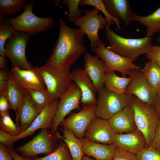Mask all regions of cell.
<instances>
[{"instance_id": "6da1fadb", "label": "cell", "mask_w": 160, "mask_h": 160, "mask_svg": "<svg viewBox=\"0 0 160 160\" xmlns=\"http://www.w3.org/2000/svg\"><path fill=\"white\" fill-rule=\"evenodd\" d=\"M59 33L49 59L43 66L49 68L70 67L85 52L83 43L85 34L79 28L68 26L59 16Z\"/></svg>"}, {"instance_id": "7a4b0ae2", "label": "cell", "mask_w": 160, "mask_h": 160, "mask_svg": "<svg viewBox=\"0 0 160 160\" xmlns=\"http://www.w3.org/2000/svg\"><path fill=\"white\" fill-rule=\"evenodd\" d=\"M105 28L106 37L109 42L107 48L132 62L141 55L148 53L153 46L152 37L127 38L116 33L107 25Z\"/></svg>"}, {"instance_id": "3957f363", "label": "cell", "mask_w": 160, "mask_h": 160, "mask_svg": "<svg viewBox=\"0 0 160 160\" xmlns=\"http://www.w3.org/2000/svg\"><path fill=\"white\" fill-rule=\"evenodd\" d=\"M35 3L31 1L25 4L23 12L17 17H8L6 21L16 31L24 32L30 36L34 35L50 29L55 25L53 17L43 18L35 15L33 9Z\"/></svg>"}, {"instance_id": "277c9868", "label": "cell", "mask_w": 160, "mask_h": 160, "mask_svg": "<svg viewBox=\"0 0 160 160\" xmlns=\"http://www.w3.org/2000/svg\"><path fill=\"white\" fill-rule=\"evenodd\" d=\"M129 105L133 111L137 127L144 135L146 147H148L153 140L160 119L153 105L141 101L134 95L131 96Z\"/></svg>"}, {"instance_id": "5b68a950", "label": "cell", "mask_w": 160, "mask_h": 160, "mask_svg": "<svg viewBox=\"0 0 160 160\" xmlns=\"http://www.w3.org/2000/svg\"><path fill=\"white\" fill-rule=\"evenodd\" d=\"M37 67L46 89L53 99L60 98L72 82L70 67L49 68L42 66Z\"/></svg>"}, {"instance_id": "8992f818", "label": "cell", "mask_w": 160, "mask_h": 160, "mask_svg": "<svg viewBox=\"0 0 160 160\" xmlns=\"http://www.w3.org/2000/svg\"><path fill=\"white\" fill-rule=\"evenodd\" d=\"M96 115L97 117L108 120L111 117L130 105L131 96L125 93L111 92L104 86L97 92Z\"/></svg>"}, {"instance_id": "52a82bcc", "label": "cell", "mask_w": 160, "mask_h": 160, "mask_svg": "<svg viewBox=\"0 0 160 160\" xmlns=\"http://www.w3.org/2000/svg\"><path fill=\"white\" fill-rule=\"evenodd\" d=\"M30 36L26 33L16 31L6 41V57L9 58L12 67L23 70L30 69L33 67L27 60L25 55Z\"/></svg>"}, {"instance_id": "ba28073f", "label": "cell", "mask_w": 160, "mask_h": 160, "mask_svg": "<svg viewBox=\"0 0 160 160\" xmlns=\"http://www.w3.org/2000/svg\"><path fill=\"white\" fill-rule=\"evenodd\" d=\"M55 133L48 129H42L31 140L15 150L26 157L33 158L40 154L46 156L53 152L57 147Z\"/></svg>"}, {"instance_id": "9c48e42d", "label": "cell", "mask_w": 160, "mask_h": 160, "mask_svg": "<svg viewBox=\"0 0 160 160\" xmlns=\"http://www.w3.org/2000/svg\"><path fill=\"white\" fill-rule=\"evenodd\" d=\"M100 11L95 7L90 10H84V15L77 18L73 23L74 25L79 27L87 36L93 52L101 41L98 35L99 30L104 29L107 25L106 18L99 15Z\"/></svg>"}, {"instance_id": "30bf717a", "label": "cell", "mask_w": 160, "mask_h": 160, "mask_svg": "<svg viewBox=\"0 0 160 160\" xmlns=\"http://www.w3.org/2000/svg\"><path fill=\"white\" fill-rule=\"evenodd\" d=\"M96 56L105 62L106 72L119 71L122 76H130L131 71L134 70L141 68L129 59L114 53L108 49L104 42L101 41L93 51Z\"/></svg>"}, {"instance_id": "8fae6325", "label": "cell", "mask_w": 160, "mask_h": 160, "mask_svg": "<svg viewBox=\"0 0 160 160\" xmlns=\"http://www.w3.org/2000/svg\"><path fill=\"white\" fill-rule=\"evenodd\" d=\"M59 101L58 99H54L47 104L41 110L29 127L19 135L13 136L7 133L6 137L8 147L13 148L15 142L31 135L39 129H51L52 121L57 112Z\"/></svg>"}, {"instance_id": "7c38bea8", "label": "cell", "mask_w": 160, "mask_h": 160, "mask_svg": "<svg viewBox=\"0 0 160 160\" xmlns=\"http://www.w3.org/2000/svg\"><path fill=\"white\" fill-rule=\"evenodd\" d=\"M80 88L74 82H72L68 89L60 98L56 113L52 121L51 131L55 133L65 117L73 109L79 108L81 97Z\"/></svg>"}, {"instance_id": "4fadbf2b", "label": "cell", "mask_w": 160, "mask_h": 160, "mask_svg": "<svg viewBox=\"0 0 160 160\" xmlns=\"http://www.w3.org/2000/svg\"><path fill=\"white\" fill-rule=\"evenodd\" d=\"M96 108L97 105H85L81 111L71 114L60 125L72 132L79 139L83 138L90 123L97 117Z\"/></svg>"}, {"instance_id": "5bb4252c", "label": "cell", "mask_w": 160, "mask_h": 160, "mask_svg": "<svg viewBox=\"0 0 160 160\" xmlns=\"http://www.w3.org/2000/svg\"><path fill=\"white\" fill-rule=\"evenodd\" d=\"M130 76L132 80L125 94L130 96L134 95L141 101L154 106L157 92L149 84L141 69L132 70Z\"/></svg>"}, {"instance_id": "9a60e30c", "label": "cell", "mask_w": 160, "mask_h": 160, "mask_svg": "<svg viewBox=\"0 0 160 160\" xmlns=\"http://www.w3.org/2000/svg\"><path fill=\"white\" fill-rule=\"evenodd\" d=\"M10 73L17 85L25 94L32 90L46 89L37 66L28 70L12 67Z\"/></svg>"}, {"instance_id": "2e32d148", "label": "cell", "mask_w": 160, "mask_h": 160, "mask_svg": "<svg viewBox=\"0 0 160 160\" xmlns=\"http://www.w3.org/2000/svg\"><path fill=\"white\" fill-rule=\"evenodd\" d=\"M113 144L116 148L136 155L147 146L145 138L137 128L126 133H116Z\"/></svg>"}, {"instance_id": "e0dca14e", "label": "cell", "mask_w": 160, "mask_h": 160, "mask_svg": "<svg viewBox=\"0 0 160 160\" xmlns=\"http://www.w3.org/2000/svg\"><path fill=\"white\" fill-rule=\"evenodd\" d=\"M115 133L108 120L96 117L91 122L85 134V137L94 142L112 144Z\"/></svg>"}, {"instance_id": "ac0fdd59", "label": "cell", "mask_w": 160, "mask_h": 160, "mask_svg": "<svg viewBox=\"0 0 160 160\" xmlns=\"http://www.w3.org/2000/svg\"><path fill=\"white\" fill-rule=\"evenodd\" d=\"M71 74L72 81L81 90V103L87 105H97L96 91L94 83L89 75L83 69L79 68L74 69Z\"/></svg>"}, {"instance_id": "d6986e66", "label": "cell", "mask_w": 160, "mask_h": 160, "mask_svg": "<svg viewBox=\"0 0 160 160\" xmlns=\"http://www.w3.org/2000/svg\"><path fill=\"white\" fill-rule=\"evenodd\" d=\"M98 56L86 53L84 56V70L92 80L96 91L98 92L104 86V77L106 73L105 62Z\"/></svg>"}, {"instance_id": "ffe728a7", "label": "cell", "mask_w": 160, "mask_h": 160, "mask_svg": "<svg viewBox=\"0 0 160 160\" xmlns=\"http://www.w3.org/2000/svg\"><path fill=\"white\" fill-rule=\"evenodd\" d=\"M41 110L33 103L28 94L25 93L18 108L17 119L16 120V124L19 127L20 134L29 127Z\"/></svg>"}, {"instance_id": "44dd1931", "label": "cell", "mask_w": 160, "mask_h": 160, "mask_svg": "<svg viewBox=\"0 0 160 160\" xmlns=\"http://www.w3.org/2000/svg\"><path fill=\"white\" fill-rule=\"evenodd\" d=\"M108 121L116 133L128 132L137 128L134 112L130 105L113 115Z\"/></svg>"}, {"instance_id": "7402d4cb", "label": "cell", "mask_w": 160, "mask_h": 160, "mask_svg": "<svg viewBox=\"0 0 160 160\" xmlns=\"http://www.w3.org/2000/svg\"><path fill=\"white\" fill-rule=\"evenodd\" d=\"M82 143L84 154L93 157L96 160H112L116 147L109 145L89 140L84 137L79 139Z\"/></svg>"}, {"instance_id": "603a6c76", "label": "cell", "mask_w": 160, "mask_h": 160, "mask_svg": "<svg viewBox=\"0 0 160 160\" xmlns=\"http://www.w3.org/2000/svg\"><path fill=\"white\" fill-rule=\"evenodd\" d=\"M109 13L113 17L123 21L128 26L135 13L131 9L128 0H102Z\"/></svg>"}, {"instance_id": "cb8c5ba5", "label": "cell", "mask_w": 160, "mask_h": 160, "mask_svg": "<svg viewBox=\"0 0 160 160\" xmlns=\"http://www.w3.org/2000/svg\"><path fill=\"white\" fill-rule=\"evenodd\" d=\"M63 133L61 136L57 131L55 134L58 139L62 140L67 146L73 160H81L84 155L83 151V146L80 140L71 131L67 129L59 128Z\"/></svg>"}, {"instance_id": "d4e9b609", "label": "cell", "mask_w": 160, "mask_h": 160, "mask_svg": "<svg viewBox=\"0 0 160 160\" xmlns=\"http://www.w3.org/2000/svg\"><path fill=\"white\" fill-rule=\"evenodd\" d=\"M133 21L145 26L147 28L146 36L152 37L155 33L160 32V7L146 16H141L135 14Z\"/></svg>"}, {"instance_id": "484cf974", "label": "cell", "mask_w": 160, "mask_h": 160, "mask_svg": "<svg viewBox=\"0 0 160 160\" xmlns=\"http://www.w3.org/2000/svg\"><path fill=\"white\" fill-rule=\"evenodd\" d=\"M132 77H121L114 71L106 72L104 77V86L108 90L117 93H125L131 82Z\"/></svg>"}, {"instance_id": "4316f807", "label": "cell", "mask_w": 160, "mask_h": 160, "mask_svg": "<svg viewBox=\"0 0 160 160\" xmlns=\"http://www.w3.org/2000/svg\"><path fill=\"white\" fill-rule=\"evenodd\" d=\"M4 95L10 103L12 109L14 110L15 112L16 120L18 117L17 110L24 99L25 94L22 92L17 85L10 71L9 83Z\"/></svg>"}, {"instance_id": "83f0119b", "label": "cell", "mask_w": 160, "mask_h": 160, "mask_svg": "<svg viewBox=\"0 0 160 160\" xmlns=\"http://www.w3.org/2000/svg\"><path fill=\"white\" fill-rule=\"evenodd\" d=\"M145 64L141 72L150 85L158 92L160 90V66L151 61Z\"/></svg>"}, {"instance_id": "f1b7e54d", "label": "cell", "mask_w": 160, "mask_h": 160, "mask_svg": "<svg viewBox=\"0 0 160 160\" xmlns=\"http://www.w3.org/2000/svg\"><path fill=\"white\" fill-rule=\"evenodd\" d=\"M87 5L94 6L102 12L107 20V27L109 28L112 24L114 25V23L118 29L121 30V21L119 19L112 16L109 13L102 0H80L79 6H85Z\"/></svg>"}, {"instance_id": "f546056e", "label": "cell", "mask_w": 160, "mask_h": 160, "mask_svg": "<svg viewBox=\"0 0 160 160\" xmlns=\"http://www.w3.org/2000/svg\"><path fill=\"white\" fill-rule=\"evenodd\" d=\"M25 2V0H0V15L6 18L16 14L24 8Z\"/></svg>"}, {"instance_id": "4dcf8cb0", "label": "cell", "mask_w": 160, "mask_h": 160, "mask_svg": "<svg viewBox=\"0 0 160 160\" xmlns=\"http://www.w3.org/2000/svg\"><path fill=\"white\" fill-rule=\"evenodd\" d=\"M5 18L0 14V55L4 57H6L4 48L6 42L16 31Z\"/></svg>"}, {"instance_id": "1f68e13d", "label": "cell", "mask_w": 160, "mask_h": 160, "mask_svg": "<svg viewBox=\"0 0 160 160\" xmlns=\"http://www.w3.org/2000/svg\"><path fill=\"white\" fill-rule=\"evenodd\" d=\"M28 93L33 103L41 110L53 100L47 89L31 90Z\"/></svg>"}, {"instance_id": "d6a6232c", "label": "cell", "mask_w": 160, "mask_h": 160, "mask_svg": "<svg viewBox=\"0 0 160 160\" xmlns=\"http://www.w3.org/2000/svg\"><path fill=\"white\" fill-rule=\"evenodd\" d=\"M32 158L34 160H73L67 146L62 140L60 141L58 146L51 154L42 157Z\"/></svg>"}, {"instance_id": "836d02e7", "label": "cell", "mask_w": 160, "mask_h": 160, "mask_svg": "<svg viewBox=\"0 0 160 160\" xmlns=\"http://www.w3.org/2000/svg\"><path fill=\"white\" fill-rule=\"evenodd\" d=\"M0 129L13 136L20 134L19 127L12 121L9 112L0 115Z\"/></svg>"}, {"instance_id": "e575fe53", "label": "cell", "mask_w": 160, "mask_h": 160, "mask_svg": "<svg viewBox=\"0 0 160 160\" xmlns=\"http://www.w3.org/2000/svg\"><path fill=\"white\" fill-rule=\"evenodd\" d=\"M80 0H62L60 2L63 5H67L68 8V21L73 23L78 18L82 16L83 11L79 8Z\"/></svg>"}, {"instance_id": "d590c367", "label": "cell", "mask_w": 160, "mask_h": 160, "mask_svg": "<svg viewBox=\"0 0 160 160\" xmlns=\"http://www.w3.org/2000/svg\"><path fill=\"white\" fill-rule=\"evenodd\" d=\"M137 160H160V152L150 146L136 155Z\"/></svg>"}, {"instance_id": "8d00e7d4", "label": "cell", "mask_w": 160, "mask_h": 160, "mask_svg": "<svg viewBox=\"0 0 160 160\" xmlns=\"http://www.w3.org/2000/svg\"><path fill=\"white\" fill-rule=\"evenodd\" d=\"M112 160H137L136 155L118 148H116Z\"/></svg>"}, {"instance_id": "74e56055", "label": "cell", "mask_w": 160, "mask_h": 160, "mask_svg": "<svg viewBox=\"0 0 160 160\" xmlns=\"http://www.w3.org/2000/svg\"><path fill=\"white\" fill-rule=\"evenodd\" d=\"M8 68L0 70V95H4L7 87L9 79Z\"/></svg>"}, {"instance_id": "f35d334b", "label": "cell", "mask_w": 160, "mask_h": 160, "mask_svg": "<svg viewBox=\"0 0 160 160\" xmlns=\"http://www.w3.org/2000/svg\"><path fill=\"white\" fill-rule=\"evenodd\" d=\"M145 56L148 60L155 62L160 66V46L153 45Z\"/></svg>"}, {"instance_id": "ab89813d", "label": "cell", "mask_w": 160, "mask_h": 160, "mask_svg": "<svg viewBox=\"0 0 160 160\" xmlns=\"http://www.w3.org/2000/svg\"><path fill=\"white\" fill-rule=\"evenodd\" d=\"M9 109H12L10 103L5 95H0V115L9 112Z\"/></svg>"}, {"instance_id": "60d3db41", "label": "cell", "mask_w": 160, "mask_h": 160, "mask_svg": "<svg viewBox=\"0 0 160 160\" xmlns=\"http://www.w3.org/2000/svg\"><path fill=\"white\" fill-rule=\"evenodd\" d=\"M150 146L160 152V120Z\"/></svg>"}, {"instance_id": "b9f144b4", "label": "cell", "mask_w": 160, "mask_h": 160, "mask_svg": "<svg viewBox=\"0 0 160 160\" xmlns=\"http://www.w3.org/2000/svg\"><path fill=\"white\" fill-rule=\"evenodd\" d=\"M0 160H14L8 152L7 147L0 143Z\"/></svg>"}, {"instance_id": "7bdbcfd3", "label": "cell", "mask_w": 160, "mask_h": 160, "mask_svg": "<svg viewBox=\"0 0 160 160\" xmlns=\"http://www.w3.org/2000/svg\"><path fill=\"white\" fill-rule=\"evenodd\" d=\"M7 151L14 160H34L32 158L23 157L19 155L13 148L7 147Z\"/></svg>"}, {"instance_id": "ee69618b", "label": "cell", "mask_w": 160, "mask_h": 160, "mask_svg": "<svg viewBox=\"0 0 160 160\" xmlns=\"http://www.w3.org/2000/svg\"><path fill=\"white\" fill-rule=\"evenodd\" d=\"M154 106L156 112L160 119V90L157 92V96Z\"/></svg>"}, {"instance_id": "f6af8a7d", "label": "cell", "mask_w": 160, "mask_h": 160, "mask_svg": "<svg viewBox=\"0 0 160 160\" xmlns=\"http://www.w3.org/2000/svg\"><path fill=\"white\" fill-rule=\"evenodd\" d=\"M7 62L5 57L0 55V68L1 70L7 69Z\"/></svg>"}, {"instance_id": "bcb514c9", "label": "cell", "mask_w": 160, "mask_h": 160, "mask_svg": "<svg viewBox=\"0 0 160 160\" xmlns=\"http://www.w3.org/2000/svg\"><path fill=\"white\" fill-rule=\"evenodd\" d=\"M81 160H95L92 159L88 156H85L84 155L82 156Z\"/></svg>"}, {"instance_id": "7dc6e473", "label": "cell", "mask_w": 160, "mask_h": 160, "mask_svg": "<svg viewBox=\"0 0 160 160\" xmlns=\"http://www.w3.org/2000/svg\"><path fill=\"white\" fill-rule=\"evenodd\" d=\"M157 40L159 42H160V35L158 37Z\"/></svg>"}]
</instances>
